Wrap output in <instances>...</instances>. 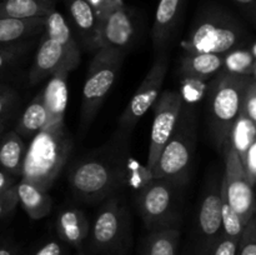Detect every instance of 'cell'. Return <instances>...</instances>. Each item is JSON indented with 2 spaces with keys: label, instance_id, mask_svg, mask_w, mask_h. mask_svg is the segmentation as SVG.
<instances>
[{
  "label": "cell",
  "instance_id": "cell-1",
  "mask_svg": "<svg viewBox=\"0 0 256 255\" xmlns=\"http://www.w3.org/2000/svg\"><path fill=\"white\" fill-rule=\"evenodd\" d=\"M128 140L114 136L105 145L78 160L69 172V185L75 198L99 202L118 194L129 179Z\"/></svg>",
  "mask_w": 256,
  "mask_h": 255
},
{
  "label": "cell",
  "instance_id": "cell-2",
  "mask_svg": "<svg viewBox=\"0 0 256 255\" xmlns=\"http://www.w3.org/2000/svg\"><path fill=\"white\" fill-rule=\"evenodd\" d=\"M252 40L244 22L234 12L219 2H206L195 14L189 34L182 42V50L222 55L246 46Z\"/></svg>",
  "mask_w": 256,
  "mask_h": 255
},
{
  "label": "cell",
  "instance_id": "cell-3",
  "mask_svg": "<svg viewBox=\"0 0 256 255\" xmlns=\"http://www.w3.org/2000/svg\"><path fill=\"white\" fill-rule=\"evenodd\" d=\"M72 149V140L65 122L48 125L30 139L20 179L49 192L66 164Z\"/></svg>",
  "mask_w": 256,
  "mask_h": 255
},
{
  "label": "cell",
  "instance_id": "cell-4",
  "mask_svg": "<svg viewBox=\"0 0 256 255\" xmlns=\"http://www.w3.org/2000/svg\"><path fill=\"white\" fill-rule=\"evenodd\" d=\"M82 59V52L72 29L64 15L56 9L45 18L42 39L40 40L29 72V84L36 85L58 70L72 72Z\"/></svg>",
  "mask_w": 256,
  "mask_h": 255
},
{
  "label": "cell",
  "instance_id": "cell-5",
  "mask_svg": "<svg viewBox=\"0 0 256 255\" xmlns=\"http://www.w3.org/2000/svg\"><path fill=\"white\" fill-rule=\"evenodd\" d=\"M198 145V112L194 104L185 102L169 140L162 150L150 176L185 188L192 172Z\"/></svg>",
  "mask_w": 256,
  "mask_h": 255
},
{
  "label": "cell",
  "instance_id": "cell-6",
  "mask_svg": "<svg viewBox=\"0 0 256 255\" xmlns=\"http://www.w3.org/2000/svg\"><path fill=\"white\" fill-rule=\"evenodd\" d=\"M252 78L254 76L236 75L222 69L208 85L204 94L208 126L212 142L220 152L239 115L242 99Z\"/></svg>",
  "mask_w": 256,
  "mask_h": 255
},
{
  "label": "cell",
  "instance_id": "cell-7",
  "mask_svg": "<svg viewBox=\"0 0 256 255\" xmlns=\"http://www.w3.org/2000/svg\"><path fill=\"white\" fill-rule=\"evenodd\" d=\"M182 189V186L168 180L148 176L136 194V205L142 222L149 232L179 228Z\"/></svg>",
  "mask_w": 256,
  "mask_h": 255
},
{
  "label": "cell",
  "instance_id": "cell-8",
  "mask_svg": "<svg viewBox=\"0 0 256 255\" xmlns=\"http://www.w3.org/2000/svg\"><path fill=\"white\" fill-rule=\"evenodd\" d=\"M125 52L115 49H98L89 65L82 95L80 126L88 130L100 106L118 79Z\"/></svg>",
  "mask_w": 256,
  "mask_h": 255
},
{
  "label": "cell",
  "instance_id": "cell-9",
  "mask_svg": "<svg viewBox=\"0 0 256 255\" xmlns=\"http://www.w3.org/2000/svg\"><path fill=\"white\" fill-rule=\"evenodd\" d=\"M222 235V179L216 175L202 190L192 226V255H212Z\"/></svg>",
  "mask_w": 256,
  "mask_h": 255
},
{
  "label": "cell",
  "instance_id": "cell-10",
  "mask_svg": "<svg viewBox=\"0 0 256 255\" xmlns=\"http://www.w3.org/2000/svg\"><path fill=\"white\" fill-rule=\"evenodd\" d=\"M169 52H160L155 55L154 62L150 66L149 72H146L122 114L120 115L114 135L129 140L139 120L146 114L150 108H152L160 92H162V85L169 69Z\"/></svg>",
  "mask_w": 256,
  "mask_h": 255
},
{
  "label": "cell",
  "instance_id": "cell-11",
  "mask_svg": "<svg viewBox=\"0 0 256 255\" xmlns=\"http://www.w3.org/2000/svg\"><path fill=\"white\" fill-rule=\"evenodd\" d=\"M222 152L225 159V172L222 178V196L246 225L248 222L255 216L252 186L245 178L242 160L230 142V136L225 139Z\"/></svg>",
  "mask_w": 256,
  "mask_h": 255
},
{
  "label": "cell",
  "instance_id": "cell-12",
  "mask_svg": "<svg viewBox=\"0 0 256 255\" xmlns=\"http://www.w3.org/2000/svg\"><path fill=\"white\" fill-rule=\"evenodd\" d=\"M224 66L222 55L184 52L180 56L178 75L182 85L180 92L185 102L195 104L206 92L209 82Z\"/></svg>",
  "mask_w": 256,
  "mask_h": 255
},
{
  "label": "cell",
  "instance_id": "cell-13",
  "mask_svg": "<svg viewBox=\"0 0 256 255\" xmlns=\"http://www.w3.org/2000/svg\"><path fill=\"white\" fill-rule=\"evenodd\" d=\"M129 212L118 194L102 200L92 228V246L100 252L115 250L126 239Z\"/></svg>",
  "mask_w": 256,
  "mask_h": 255
},
{
  "label": "cell",
  "instance_id": "cell-14",
  "mask_svg": "<svg viewBox=\"0 0 256 255\" xmlns=\"http://www.w3.org/2000/svg\"><path fill=\"white\" fill-rule=\"evenodd\" d=\"M184 99L178 90L168 89L160 92L159 98L154 102V119H152L150 144L146 160V176H150L156 164L162 150L169 140L175 124L179 118Z\"/></svg>",
  "mask_w": 256,
  "mask_h": 255
},
{
  "label": "cell",
  "instance_id": "cell-15",
  "mask_svg": "<svg viewBox=\"0 0 256 255\" xmlns=\"http://www.w3.org/2000/svg\"><path fill=\"white\" fill-rule=\"evenodd\" d=\"M136 38L134 14L125 5L96 18L95 50L115 49L126 54Z\"/></svg>",
  "mask_w": 256,
  "mask_h": 255
},
{
  "label": "cell",
  "instance_id": "cell-16",
  "mask_svg": "<svg viewBox=\"0 0 256 255\" xmlns=\"http://www.w3.org/2000/svg\"><path fill=\"white\" fill-rule=\"evenodd\" d=\"M186 0H159L152 28L155 55L169 52L179 34Z\"/></svg>",
  "mask_w": 256,
  "mask_h": 255
},
{
  "label": "cell",
  "instance_id": "cell-17",
  "mask_svg": "<svg viewBox=\"0 0 256 255\" xmlns=\"http://www.w3.org/2000/svg\"><path fill=\"white\" fill-rule=\"evenodd\" d=\"M69 74L68 70H58L52 76L48 78L46 86L40 92L48 112V125L64 122L69 96Z\"/></svg>",
  "mask_w": 256,
  "mask_h": 255
},
{
  "label": "cell",
  "instance_id": "cell-18",
  "mask_svg": "<svg viewBox=\"0 0 256 255\" xmlns=\"http://www.w3.org/2000/svg\"><path fill=\"white\" fill-rule=\"evenodd\" d=\"M62 2L70 22L79 36L82 46L95 50L96 36V15L89 0H59Z\"/></svg>",
  "mask_w": 256,
  "mask_h": 255
},
{
  "label": "cell",
  "instance_id": "cell-19",
  "mask_svg": "<svg viewBox=\"0 0 256 255\" xmlns=\"http://www.w3.org/2000/svg\"><path fill=\"white\" fill-rule=\"evenodd\" d=\"M45 26V18L34 19H14V18H0V48L35 39L42 34Z\"/></svg>",
  "mask_w": 256,
  "mask_h": 255
},
{
  "label": "cell",
  "instance_id": "cell-20",
  "mask_svg": "<svg viewBox=\"0 0 256 255\" xmlns=\"http://www.w3.org/2000/svg\"><path fill=\"white\" fill-rule=\"evenodd\" d=\"M56 230L64 242L79 248L90 232L89 220L82 210L66 208L58 215Z\"/></svg>",
  "mask_w": 256,
  "mask_h": 255
},
{
  "label": "cell",
  "instance_id": "cell-21",
  "mask_svg": "<svg viewBox=\"0 0 256 255\" xmlns=\"http://www.w3.org/2000/svg\"><path fill=\"white\" fill-rule=\"evenodd\" d=\"M15 188H16L18 200L30 219L40 220L50 214L52 198L49 192L22 179L16 182Z\"/></svg>",
  "mask_w": 256,
  "mask_h": 255
},
{
  "label": "cell",
  "instance_id": "cell-22",
  "mask_svg": "<svg viewBox=\"0 0 256 255\" xmlns=\"http://www.w3.org/2000/svg\"><path fill=\"white\" fill-rule=\"evenodd\" d=\"M26 145L15 130L5 132L0 136V168L12 176L20 178L24 164Z\"/></svg>",
  "mask_w": 256,
  "mask_h": 255
},
{
  "label": "cell",
  "instance_id": "cell-23",
  "mask_svg": "<svg viewBox=\"0 0 256 255\" xmlns=\"http://www.w3.org/2000/svg\"><path fill=\"white\" fill-rule=\"evenodd\" d=\"M59 0H0V18L34 19L46 18Z\"/></svg>",
  "mask_w": 256,
  "mask_h": 255
},
{
  "label": "cell",
  "instance_id": "cell-24",
  "mask_svg": "<svg viewBox=\"0 0 256 255\" xmlns=\"http://www.w3.org/2000/svg\"><path fill=\"white\" fill-rule=\"evenodd\" d=\"M46 125L48 112L42 102V92H39L22 112L15 128V132L22 136V139L30 140Z\"/></svg>",
  "mask_w": 256,
  "mask_h": 255
},
{
  "label": "cell",
  "instance_id": "cell-25",
  "mask_svg": "<svg viewBox=\"0 0 256 255\" xmlns=\"http://www.w3.org/2000/svg\"><path fill=\"white\" fill-rule=\"evenodd\" d=\"M179 240V228L150 230L142 244V255H178Z\"/></svg>",
  "mask_w": 256,
  "mask_h": 255
},
{
  "label": "cell",
  "instance_id": "cell-26",
  "mask_svg": "<svg viewBox=\"0 0 256 255\" xmlns=\"http://www.w3.org/2000/svg\"><path fill=\"white\" fill-rule=\"evenodd\" d=\"M224 66L222 69L236 75L255 76L256 72V54L255 42L252 40L246 46L238 48L229 52L222 54Z\"/></svg>",
  "mask_w": 256,
  "mask_h": 255
},
{
  "label": "cell",
  "instance_id": "cell-27",
  "mask_svg": "<svg viewBox=\"0 0 256 255\" xmlns=\"http://www.w3.org/2000/svg\"><path fill=\"white\" fill-rule=\"evenodd\" d=\"M229 136L232 146L235 148V150L239 154L240 160H242L249 148L256 142L255 122L249 119L246 115L239 112L234 125H232Z\"/></svg>",
  "mask_w": 256,
  "mask_h": 255
},
{
  "label": "cell",
  "instance_id": "cell-28",
  "mask_svg": "<svg viewBox=\"0 0 256 255\" xmlns=\"http://www.w3.org/2000/svg\"><path fill=\"white\" fill-rule=\"evenodd\" d=\"M34 44L35 39H29L0 48V72L14 65L20 58L24 56L34 46Z\"/></svg>",
  "mask_w": 256,
  "mask_h": 255
},
{
  "label": "cell",
  "instance_id": "cell-29",
  "mask_svg": "<svg viewBox=\"0 0 256 255\" xmlns=\"http://www.w3.org/2000/svg\"><path fill=\"white\" fill-rule=\"evenodd\" d=\"M222 234L226 236L234 238L240 240L242 232H244L245 224L242 222L236 212L229 206L224 198L222 196Z\"/></svg>",
  "mask_w": 256,
  "mask_h": 255
},
{
  "label": "cell",
  "instance_id": "cell-30",
  "mask_svg": "<svg viewBox=\"0 0 256 255\" xmlns=\"http://www.w3.org/2000/svg\"><path fill=\"white\" fill-rule=\"evenodd\" d=\"M236 255H256V219L252 216L245 225L239 240Z\"/></svg>",
  "mask_w": 256,
  "mask_h": 255
},
{
  "label": "cell",
  "instance_id": "cell-31",
  "mask_svg": "<svg viewBox=\"0 0 256 255\" xmlns=\"http://www.w3.org/2000/svg\"><path fill=\"white\" fill-rule=\"evenodd\" d=\"M242 114L246 115L249 119L256 122V80L255 76L252 78L248 84L246 90L244 92V96L242 99L240 105V112Z\"/></svg>",
  "mask_w": 256,
  "mask_h": 255
},
{
  "label": "cell",
  "instance_id": "cell-32",
  "mask_svg": "<svg viewBox=\"0 0 256 255\" xmlns=\"http://www.w3.org/2000/svg\"><path fill=\"white\" fill-rule=\"evenodd\" d=\"M19 204L16 195V188L12 186L5 192L0 194V219L8 216L10 212H12Z\"/></svg>",
  "mask_w": 256,
  "mask_h": 255
},
{
  "label": "cell",
  "instance_id": "cell-33",
  "mask_svg": "<svg viewBox=\"0 0 256 255\" xmlns=\"http://www.w3.org/2000/svg\"><path fill=\"white\" fill-rule=\"evenodd\" d=\"M239 240L222 234L212 255H236Z\"/></svg>",
  "mask_w": 256,
  "mask_h": 255
},
{
  "label": "cell",
  "instance_id": "cell-34",
  "mask_svg": "<svg viewBox=\"0 0 256 255\" xmlns=\"http://www.w3.org/2000/svg\"><path fill=\"white\" fill-rule=\"evenodd\" d=\"M18 100V94L14 89L8 86L2 92H0V119L8 118L9 112L14 108Z\"/></svg>",
  "mask_w": 256,
  "mask_h": 255
},
{
  "label": "cell",
  "instance_id": "cell-35",
  "mask_svg": "<svg viewBox=\"0 0 256 255\" xmlns=\"http://www.w3.org/2000/svg\"><path fill=\"white\" fill-rule=\"evenodd\" d=\"M250 20L252 24L256 22V0H232Z\"/></svg>",
  "mask_w": 256,
  "mask_h": 255
},
{
  "label": "cell",
  "instance_id": "cell-36",
  "mask_svg": "<svg viewBox=\"0 0 256 255\" xmlns=\"http://www.w3.org/2000/svg\"><path fill=\"white\" fill-rule=\"evenodd\" d=\"M62 245L56 240H50L35 252L34 255H62Z\"/></svg>",
  "mask_w": 256,
  "mask_h": 255
},
{
  "label": "cell",
  "instance_id": "cell-37",
  "mask_svg": "<svg viewBox=\"0 0 256 255\" xmlns=\"http://www.w3.org/2000/svg\"><path fill=\"white\" fill-rule=\"evenodd\" d=\"M16 179L18 178L12 176V174H9V172H6L0 168V194L9 190L10 188L15 186L16 185Z\"/></svg>",
  "mask_w": 256,
  "mask_h": 255
},
{
  "label": "cell",
  "instance_id": "cell-38",
  "mask_svg": "<svg viewBox=\"0 0 256 255\" xmlns=\"http://www.w3.org/2000/svg\"><path fill=\"white\" fill-rule=\"evenodd\" d=\"M0 255H18V252L12 245L0 244Z\"/></svg>",
  "mask_w": 256,
  "mask_h": 255
},
{
  "label": "cell",
  "instance_id": "cell-39",
  "mask_svg": "<svg viewBox=\"0 0 256 255\" xmlns=\"http://www.w3.org/2000/svg\"><path fill=\"white\" fill-rule=\"evenodd\" d=\"M6 125H8V118L0 119V136L6 132Z\"/></svg>",
  "mask_w": 256,
  "mask_h": 255
},
{
  "label": "cell",
  "instance_id": "cell-40",
  "mask_svg": "<svg viewBox=\"0 0 256 255\" xmlns=\"http://www.w3.org/2000/svg\"><path fill=\"white\" fill-rule=\"evenodd\" d=\"M6 85H2V84H0V92H2V90L4 89H6Z\"/></svg>",
  "mask_w": 256,
  "mask_h": 255
}]
</instances>
